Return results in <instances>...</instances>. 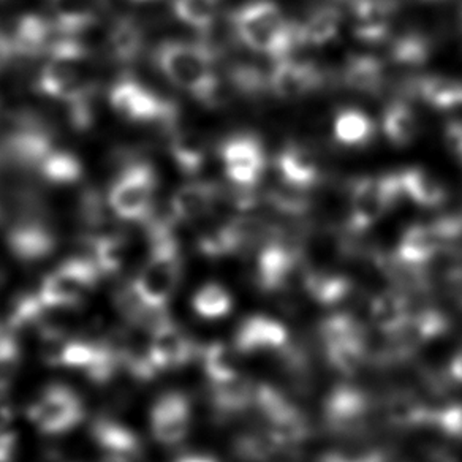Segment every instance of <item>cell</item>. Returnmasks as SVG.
I'll use <instances>...</instances> for the list:
<instances>
[{"label":"cell","instance_id":"cell-1","mask_svg":"<svg viewBox=\"0 0 462 462\" xmlns=\"http://www.w3.org/2000/svg\"><path fill=\"white\" fill-rule=\"evenodd\" d=\"M154 64L170 83L206 106L220 105V79L214 71L216 50L208 43L167 40L155 48Z\"/></svg>","mask_w":462,"mask_h":462},{"label":"cell","instance_id":"cell-2","mask_svg":"<svg viewBox=\"0 0 462 462\" xmlns=\"http://www.w3.org/2000/svg\"><path fill=\"white\" fill-rule=\"evenodd\" d=\"M233 31L252 51L276 60L289 58L300 42V27L290 24L282 10L271 0H254L231 14Z\"/></svg>","mask_w":462,"mask_h":462},{"label":"cell","instance_id":"cell-3","mask_svg":"<svg viewBox=\"0 0 462 462\" xmlns=\"http://www.w3.org/2000/svg\"><path fill=\"white\" fill-rule=\"evenodd\" d=\"M159 178L149 162H132L109 187V211L125 222H146L155 211Z\"/></svg>","mask_w":462,"mask_h":462},{"label":"cell","instance_id":"cell-4","mask_svg":"<svg viewBox=\"0 0 462 462\" xmlns=\"http://www.w3.org/2000/svg\"><path fill=\"white\" fill-rule=\"evenodd\" d=\"M109 105L129 123L176 129L180 113L176 103L134 78H123L109 89Z\"/></svg>","mask_w":462,"mask_h":462},{"label":"cell","instance_id":"cell-5","mask_svg":"<svg viewBox=\"0 0 462 462\" xmlns=\"http://www.w3.org/2000/svg\"><path fill=\"white\" fill-rule=\"evenodd\" d=\"M102 276L92 258H70L43 279L39 296L46 306L75 308L86 301Z\"/></svg>","mask_w":462,"mask_h":462},{"label":"cell","instance_id":"cell-6","mask_svg":"<svg viewBox=\"0 0 462 462\" xmlns=\"http://www.w3.org/2000/svg\"><path fill=\"white\" fill-rule=\"evenodd\" d=\"M404 195L399 174L385 176H365L355 180L350 193V230H367L379 222L392 206Z\"/></svg>","mask_w":462,"mask_h":462},{"label":"cell","instance_id":"cell-7","mask_svg":"<svg viewBox=\"0 0 462 462\" xmlns=\"http://www.w3.org/2000/svg\"><path fill=\"white\" fill-rule=\"evenodd\" d=\"M27 417L42 432L62 434L81 423L83 402L65 386H50L31 404Z\"/></svg>","mask_w":462,"mask_h":462},{"label":"cell","instance_id":"cell-8","mask_svg":"<svg viewBox=\"0 0 462 462\" xmlns=\"http://www.w3.org/2000/svg\"><path fill=\"white\" fill-rule=\"evenodd\" d=\"M225 173L235 187L254 189L263 178L266 154L255 136L236 135L226 140L220 148Z\"/></svg>","mask_w":462,"mask_h":462},{"label":"cell","instance_id":"cell-9","mask_svg":"<svg viewBox=\"0 0 462 462\" xmlns=\"http://www.w3.org/2000/svg\"><path fill=\"white\" fill-rule=\"evenodd\" d=\"M300 274V254L282 241H270L257 262V283L266 293H279L295 285Z\"/></svg>","mask_w":462,"mask_h":462},{"label":"cell","instance_id":"cell-10","mask_svg":"<svg viewBox=\"0 0 462 462\" xmlns=\"http://www.w3.org/2000/svg\"><path fill=\"white\" fill-rule=\"evenodd\" d=\"M190 402L180 393H167L151 409V430L162 445H178L190 430Z\"/></svg>","mask_w":462,"mask_h":462},{"label":"cell","instance_id":"cell-11","mask_svg":"<svg viewBox=\"0 0 462 462\" xmlns=\"http://www.w3.org/2000/svg\"><path fill=\"white\" fill-rule=\"evenodd\" d=\"M7 245L14 257L35 263L48 258L56 251L58 238L50 225L43 218L24 217L8 230Z\"/></svg>","mask_w":462,"mask_h":462},{"label":"cell","instance_id":"cell-12","mask_svg":"<svg viewBox=\"0 0 462 462\" xmlns=\"http://www.w3.org/2000/svg\"><path fill=\"white\" fill-rule=\"evenodd\" d=\"M289 339V329L282 321L268 315L255 314L241 321L235 333L233 346H236L239 354L251 355L281 350L287 346Z\"/></svg>","mask_w":462,"mask_h":462},{"label":"cell","instance_id":"cell-13","mask_svg":"<svg viewBox=\"0 0 462 462\" xmlns=\"http://www.w3.org/2000/svg\"><path fill=\"white\" fill-rule=\"evenodd\" d=\"M371 404L365 393L352 386H337L327 398L323 415L336 432H355L366 424Z\"/></svg>","mask_w":462,"mask_h":462},{"label":"cell","instance_id":"cell-14","mask_svg":"<svg viewBox=\"0 0 462 462\" xmlns=\"http://www.w3.org/2000/svg\"><path fill=\"white\" fill-rule=\"evenodd\" d=\"M329 365L344 375H354L367 360L366 334L361 327H346L323 337Z\"/></svg>","mask_w":462,"mask_h":462},{"label":"cell","instance_id":"cell-15","mask_svg":"<svg viewBox=\"0 0 462 462\" xmlns=\"http://www.w3.org/2000/svg\"><path fill=\"white\" fill-rule=\"evenodd\" d=\"M321 84V73L310 62L293 59L277 60L270 75V89L283 100L308 96Z\"/></svg>","mask_w":462,"mask_h":462},{"label":"cell","instance_id":"cell-16","mask_svg":"<svg viewBox=\"0 0 462 462\" xmlns=\"http://www.w3.org/2000/svg\"><path fill=\"white\" fill-rule=\"evenodd\" d=\"M59 35L60 32L52 18H45L43 14H23L20 20L16 21L10 39L14 43V56L37 58L42 54L48 56Z\"/></svg>","mask_w":462,"mask_h":462},{"label":"cell","instance_id":"cell-17","mask_svg":"<svg viewBox=\"0 0 462 462\" xmlns=\"http://www.w3.org/2000/svg\"><path fill=\"white\" fill-rule=\"evenodd\" d=\"M149 352L159 371L178 369L192 360L195 346L180 328L168 321L149 333Z\"/></svg>","mask_w":462,"mask_h":462},{"label":"cell","instance_id":"cell-18","mask_svg":"<svg viewBox=\"0 0 462 462\" xmlns=\"http://www.w3.org/2000/svg\"><path fill=\"white\" fill-rule=\"evenodd\" d=\"M445 245L434 225H411L402 233L396 249V262L409 270H418L432 262Z\"/></svg>","mask_w":462,"mask_h":462},{"label":"cell","instance_id":"cell-19","mask_svg":"<svg viewBox=\"0 0 462 462\" xmlns=\"http://www.w3.org/2000/svg\"><path fill=\"white\" fill-rule=\"evenodd\" d=\"M396 5L393 0H354V33L363 42H380L386 39L392 27L393 14Z\"/></svg>","mask_w":462,"mask_h":462},{"label":"cell","instance_id":"cell-20","mask_svg":"<svg viewBox=\"0 0 462 462\" xmlns=\"http://www.w3.org/2000/svg\"><path fill=\"white\" fill-rule=\"evenodd\" d=\"M220 197V189L212 182L192 180L180 186L171 197L170 209L178 222H193L212 211Z\"/></svg>","mask_w":462,"mask_h":462},{"label":"cell","instance_id":"cell-21","mask_svg":"<svg viewBox=\"0 0 462 462\" xmlns=\"http://www.w3.org/2000/svg\"><path fill=\"white\" fill-rule=\"evenodd\" d=\"M94 439L106 462H135L142 453L138 437L123 424L100 420L94 426Z\"/></svg>","mask_w":462,"mask_h":462},{"label":"cell","instance_id":"cell-22","mask_svg":"<svg viewBox=\"0 0 462 462\" xmlns=\"http://www.w3.org/2000/svg\"><path fill=\"white\" fill-rule=\"evenodd\" d=\"M277 170L282 180L306 190L320 180V167L314 152L298 143L287 144L277 155Z\"/></svg>","mask_w":462,"mask_h":462},{"label":"cell","instance_id":"cell-23","mask_svg":"<svg viewBox=\"0 0 462 462\" xmlns=\"http://www.w3.org/2000/svg\"><path fill=\"white\" fill-rule=\"evenodd\" d=\"M106 50L117 64H135L144 50L142 24L130 16H123L113 23L106 35Z\"/></svg>","mask_w":462,"mask_h":462},{"label":"cell","instance_id":"cell-24","mask_svg":"<svg viewBox=\"0 0 462 462\" xmlns=\"http://www.w3.org/2000/svg\"><path fill=\"white\" fill-rule=\"evenodd\" d=\"M170 155L180 173L192 178L205 167L208 142L197 130L173 129L170 135Z\"/></svg>","mask_w":462,"mask_h":462},{"label":"cell","instance_id":"cell-25","mask_svg":"<svg viewBox=\"0 0 462 462\" xmlns=\"http://www.w3.org/2000/svg\"><path fill=\"white\" fill-rule=\"evenodd\" d=\"M302 289L308 291L315 302L331 308L346 301L354 287L346 276L333 271L317 270L304 274Z\"/></svg>","mask_w":462,"mask_h":462},{"label":"cell","instance_id":"cell-26","mask_svg":"<svg viewBox=\"0 0 462 462\" xmlns=\"http://www.w3.org/2000/svg\"><path fill=\"white\" fill-rule=\"evenodd\" d=\"M411 314V306L407 298L396 290L382 291L374 298L369 306V317L374 327L388 336L398 331Z\"/></svg>","mask_w":462,"mask_h":462},{"label":"cell","instance_id":"cell-27","mask_svg":"<svg viewBox=\"0 0 462 462\" xmlns=\"http://www.w3.org/2000/svg\"><path fill=\"white\" fill-rule=\"evenodd\" d=\"M399 178L402 192L417 205L436 208L447 199L445 186L423 168H409L399 174Z\"/></svg>","mask_w":462,"mask_h":462},{"label":"cell","instance_id":"cell-28","mask_svg":"<svg viewBox=\"0 0 462 462\" xmlns=\"http://www.w3.org/2000/svg\"><path fill=\"white\" fill-rule=\"evenodd\" d=\"M35 171L56 186H73L83 180L84 167L78 155L62 148L52 149Z\"/></svg>","mask_w":462,"mask_h":462},{"label":"cell","instance_id":"cell-29","mask_svg":"<svg viewBox=\"0 0 462 462\" xmlns=\"http://www.w3.org/2000/svg\"><path fill=\"white\" fill-rule=\"evenodd\" d=\"M340 14L336 5H327L315 10L300 27V42L304 45L323 46L333 42L339 33Z\"/></svg>","mask_w":462,"mask_h":462},{"label":"cell","instance_id":"cell-30","mask_svg":"<svg viewBox=\"0 0 462 462\" xmlns=\"http://www.w3.org/2000/svg\"><path fill=\"white\" fill-rule=\"evenodd\" d=\"M239 355L233 344L228 346L224 342H214L206 346L201 354L206 377L211 380V383H222L239 377Z\"/></svg>","mask_w":462,"mask_h":462},{"label":"cell","instance_id":"cell-31","mask_svg":"<svg viewBox=\"0 0 462 462\" xmlns=\"http://www.w3.org/2000/svg\"><path fill=\"white\" fill-rule=\"evenodd\" d=\"M420 96L426 103L440 111H455L462 108V83L447 77L421 78L417 84Z\"/></svg>","mask_w":462,"mask_h":462},{"label":"cell","instance_id":"cell-32","mask_svg":"<svg viewBox=\"0 0 462 462\" xmlns=\"http://www.w3.org/2000/svg\"><path fill=\"white\" fill-rule=\"evenodd\" d=\"M383 132L396 146H409L417 140L420 132L417 116L404 102H394L383 113Z\"/></svg>","mask_w":462,"mask_h":462},{"label":"cell","instance_id":"cell-33","mask_svg":"<svg viewBox=\"0 0 462 462\" xmlns=\"http://www.w3.org/2000/svg\"><path fill=\"white\" fill-rule=\"evenodd\" d=\"M192 309L195 314L205 320H222L233 312L235 300L230 290L217 282L201 285L192 298Z\"/></svg>","mask_w":462,"mask_h":462},{"label":"cell","instance_id":"cell-34","mask_svg":"<svg viewBox=\"0 0 462 462\" xmlns=\"http://www.w3.org/2000/svg\"><path fill=\"white\" fill-rule=\"evenodd\" d=\"M255 393L257 385L239 375L228 382L212 383V402L218 411L233 413L252 407L255 402Z\"/></svg>","mask_w":462,"mask_h":462},{"label":"cell","instance_id":"cell-35","mask_svg":"<svg viewBox=\"0 0 462 462\" xmlns=\"http://www.w3.org/2000/svg\"><path fill=\"white\" fill-rule=\"evenodd\" d=\"M344 81L356 92L374 94L383 84V64L373 56H354L344 69Z\"/></svg>","mask_w":462,"mask_h":462},{"label":"cell","instance_id":"cell-36","mask_svg":"<svg viewBox=\"0 0 462 462\" xmlns=\"http://www.w3.org/2000/svg\"><path fill=\"white\" fill-rule=\"evenodd\" d=\"M334 136L346 146H365L373 140L374 123L371 117L358 109H344L334 121Z\"/></svg>","mask_w":462,"mask_h":462},{"label":"cell","instance_id":"cell-37","mask_svg":"<svg viewBox=\"0 0 462 462\" xmlns=\"http://www.w3.org/2000/svg\"><path fill=\"white\" fill-rule=\"evenodd\" d=\"M127 254V241L119 235L102 233L92 239V260L102 274H116L123 270Z\"/></svg>","mask_w":462,"mask_h":462},{"label":"cell","instance_id":"cell-38","mask_svg":"<svg viewBox=\"0 0 462 462\" xmlns=\"http://www.w3.org/2000/svg\"><path fill=\"white\" fill-rule=\"evenodd\" d=\"M432 411L428 405L411 394H398L386 405L388 421L398 428H415L430 423Z\"/></svg>","mask_w":462,"mask_h":462},{"label":"cell","instance_id":"cell-39","mask_svg":"<svg viewBox=\"0 0 462 462\" xmlns=\"http://www.w3.org/2000/svg\"><path fill=\"white\" fill-rule=\"evenodd\" d=\"M217 5L218 0H173V14L182 24L206 33L216 24Z\"/></svg>","mask_w":462,"mask_h":462},{"label":"cell","instance_id":"cell-40","mask_svg":"<svg viewBox=\"0 0 462 462\" xmlns=\"http://www.w3.org/2000/svg\"><path fill=\"white\" fill-rule=\"evenodd\" d=\"M266 423H268L266 430H270L271 436L281 448L300 445L309 436L308 421L296 407L279 417L273 418Z\"/></svg>","mask_w":462,"mask_h":462},{"label":"cell","instance_id":"cell-41","mask_svg":"<svg viewBox=\"0 0 462 462\" xmlns=\"http://www.w3.org/2000/svg\"><path fill=\"white\" fill-rule=\"evenodd\" d=\"M266 199L274 209L290 216H300L308 212L310 208V199L306 193V189L291 186L285 180H282V184L273 187L270 192L266 193Z\"/></svg>","mask_w":462,"mask_h":462},{"label":"cell","instance_id":"cell-42","mask_svg":"<svg viewBox=\"0 0 462 462\" xmlns=\"http://www.w3.org/2000/svg\"><path fill=\"white\" fill-rule=\"evenodd\" d=\"M281 447L273 439L270 430H258L241 437L236 445V453L247 461H266L276 455Z\"/></svg>","mask_w":462,"mask_h":462},{"label":"cell","instance_id":"cell-43","mask_svg":"<svg viewBox=\"0 0 462 462\" xmlns=\"http://www.w3.org/2000/svg\"><path fill=\"white\" fill-rule=\"evenodd\" d=\"M21 369V350L14 336L0 334V392H7Z\"/></svg>","mask_w":462,"mask_h":462},{"label":"cell","instance_id":"cell-44","mask_svg":"<svg viewBox=\"0 0 462 462\" xmlns=\"http://www.w3.org/2000/svg\"><path fill=\"white\" fill-rule=\"evenodd\" d=\"M430 52V46L424 37L405 35L394 42L392 56L398 64H423Z\"/></svg>","mask_w":462,"mask_h":462},{"label":"cell","instance_id":"cell-45","mask_svg":"<svg viewBox=\"0 0 462 462\" xmlns=\"http://www.w3.org/2000/svg\"><path fill=\"white\" fill-rule=\"evenodd\" d=\"M430 424L437 426L445 434L462 440V404L445 405L432 411Z\"/></svg>","mask_w":462,"mask_h":462},{"label":"cell","instance_id":"cell-46","mask_svg":"<svg viewBox=\"0 0 462 462\" xmlns=\"http://www.w3.org/2000/svg\"><path fill=\"white\" fill-rule=\"evenodd\" d=\"M445 142L449 151L462 161V123H449L447 125Z\"/></svg>","mask_w":462,"mask_h":462},{"label":"cell","instance_id":"cell-47","mask_svg":"<svg viewBox=\"0 0 462 462\" xmlns=\"http://www.w3.org/2000/svg\"><path fill=\"white\" fill-rule=\"evenodd\" d=\"M14 58H16V56H14L12 39H10V35L0 29V69Z\"/></svg>","mask_w":462,"mask_h":462},{"label":"cell","instance_id":"cell-48","mask_svg":"<svg viewBox=\"0 0 462 462\" xmlns=\"http://www.w3.org/2000/svg\"><path fill=\"white\" fill-rule=\"evenodd\" d=\"M319 462H380V459L374 456H346L331 453V455L321 456Z\"/></svg>","mask_w":462,"mask_h":462},{"label":"cell","instance_id":"cell-49","mask_svg":"<svg viewBox=\"0 0 462 462\" xmlns=\"http://www.w3.org/2000/svg\"><path fill=\"white\" fill-rule=\"evenodd\" d=\"M449 379L455 380L457 383H462V348H459L453 358L449 360L448 365Z\"/></svg>","mask_w":462,"mask_h":462},{"label":"cell","instance_id":"cell-50","mask_svg":"<svg viewBox=\"0 0 462 462\" xmlns=\"http://www.w3.org/2000/svg\"><path fill=\"white\" fill-rule=\"evenodd\" d=\"M178 462H217L211 456L205 455H187L182 456Z\"/></svg>","mask_w":462,"mask_h":462},{"label":"cell","instance_id":"cell-51","mask_svg":"<svg viewBox=\"0 0 462 462\" xmlns=\"http://www.w3.org/2000/svg\"><path fill=\"white\" fill-rule=\"evenodd\" d=\"M135 2H152V0H135Z\"/></svg>","mask_w":462,"mask_h":462},{"label":"cell","instance_id":"cell-52","mask_svg":"<svg viewBox=\"0 0 462 462\" xmlns=\"http://www.w3.org/2000/svg\"><path fill=\"white\" fill-rule=\"evenodd\" d=\"M436 2H439V0H436Z\"/></svg>","mask_w":462,"mask_h":462}]
</instances>
